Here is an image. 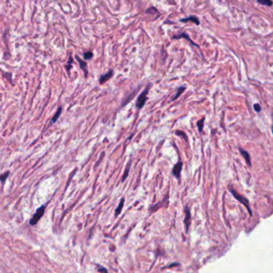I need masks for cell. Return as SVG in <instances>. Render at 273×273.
I'll use <instances>...</instances> for the list:
<instances>
[{
    "instance_id": "6da1fadb",
    "label": "cell",
    "mask_w": 273,
    "mask_h": 273,
    "mask_svg": "<svg viewBox=\"0 0 273 273\" xmlns=\"http://www.w3.org/2000/svg\"><path fill=\"white\" fill-rule=\"evenodd\" d=\"M151 88H152V83H149L146 86L145 89L143 90V91H142V93H140V94L139 95V96H138L136 102V107L138 110H140V109H142L143 107H144L145 104H146L147 101L148 99L147 95L149 91H150Z\"/></svg>"
},
{
    "instance_id": "7a4b0ae2",
    "label": "cell",
    "mask_w": 273,
    "mask_h": 273,
    "mask_svg": "<svg viewBox=\"0 0 273 273\" xmlns=\"http://www.w3.org/2000/svg\"><path fill=\"white\" fill-rule=\"evenodd\" d=\"M229 190H230V191L232 192V194L233 195L234 197L236 199V200H239L240 203H242V204H244V205L245 206V207H247V208L248 209V211H249V212H250V214L252 215V211H251L250 209V205H249V202H248V200H247L245 197H244L243 195H239V193L237 192V191H236L234 189H232V188H229Z\"/></svg>"
},
{
    "instance_id": "3957f363",
    "label": "cell",
    "mask_w": 273,
    "mask_h": 273,
    "mask_svg": "<svg viewBox=\"0 0 273 273\" xmlns=\"http://www.w3.org/2000/svg\"><path fill=\"white\" fill-rule=\"evenodd\" d=\"M180 39H185V40H188V42H190V43H191V44L193 45V46H197L198 48H200V46H199L198 44H196L195 43H194V42L191 40V39L190 38L189 35H188L187 32H181L180 34L175 35H173L172 37H171V40H180Z\"/></svg>"
},
{
    "instance_id": "277c9868",
    "label": "cell",
    "mask_w": 273,
    "mask_h": 273,
    "mask_svg": "<svg viewBox=\"0 0 273 273\" xmlns=\"http://www.w3.org/2000/svg\"><path fill=\"white\" fill-rule=\"evenodd\" d=\"M44 207H45L44 206H42L41 207H40V208L38 209L37 211L35 212V214L34 216L32 217V219L30 220V224H32V225L35 224V223H37V222L39 221L40 219H41V217L43 216V213H44V211H45Z\"/></svg>"
},
{
    "instance_id": "5b68a950",
    "label": "cell",
    "mask_w": 273,
    "mask_h": 273,
    "mask_svg": "<svg viewBox=\"0 0 273 273\" xmlns=\"http://www.w3.org/2000/svg\"><path fill=\"white\" fill-rule=\"evenodd\" d=\"M183 166H184V164H183L182 161H179L174 166L173 169H172V174L176 179H179V177H180Z\"/></svg>"
},
{
    "instance_id": "8992f818",
    "label": "cell",
    "mask_w": 273,
    "mask_h": 273,
    "mask_svg": "<svg viewBox=\"0 0 273 273\" xmlns=\"http://www.w3.org/2000/svg\"><path fill=\"white\" fill-rule=\"evenodd\" d=\"M113 75H114V71L111 69L109 70L107 73L104 74V75H102L101 76H100L99 82L100 84H104V83H106L107 81H108L109 79H111V77H113Z\"/></svg>"
},
{
    "instance_id": "52a82bcc",
    "label": "cell",
    "mask_w": 273,
    "mask_h": 273,
    "mask_svg": "<svg viewBox=\"0 0 273 273\" xmlns=\"http://www.w3.org/2000/svg\"><path fill=\"white\" fill-rule=\"evenodd\" d=\"M179 22H182V23H188V22H192L195 24H196L197 26H199L200 24V21L199 19V18L195 15H190L188 17H186V18H182L179 19Z\"/></svg>"
},
{
    "instance_id": "ba28073f",
    "label": "cell",
    "mask_w": 273,
    "mask_h": 273,
    "mask_svg": "<svg viewBox=\"0 0 273 273\" xmlns=\"http://www.w3.org/2000/svg\"><path fill=\"white\" fill-rule=\"evenodd\" d=\"M238 149H239V153L241 154V155L244 158L245 161H246V163L248 164V166L250 167L252 166V163H251V155L250 154H249V152H248V151L243 149L242 147H238Z\"/></svg>"
},
{
    "instance_id": "9c48e42d",
    "label": "cell",
    "mask_w": 273,
    "mask_h": 273,
    "mask_svg": "<svg viewBox=\"0 0 273 273\" xmlns=\"http://www.w3.org/2000/svg\"><path fill=\"white\" fill-rule=\"evenodd\" d=\"M75 59H76V60L78 61V62H79V67H80L81 69H82L84 73H85V76L87 77V76H88V64H87V63H86V62L84 60L81 59L80 58H79L78 56H75Z\"/></svg>"
},
{
    "instance_id": "30bf717a",
    "label": "cell",
    "mask_w": 273,
    "mask_h": 273,
    "mask_svg": "<svg viewBox=\"0 0 273 273\" xmlns=\"http://www.w3.org/2000/svg\"><path fill=\"white\" fill-rule=\"evenodd\" d=\"M185 219H184V224H185L186 228V232H188V228H189L190 225V220H191V212H190V210L188 207H186L185 208Z\"/></svg>"
},
{
    "instance_id": "8fae6325",
    "label": "cell",
    "mask_w": 273,
    "mask_h": 273,
    "mask_svg": "<svg viewBox=\"0 0 273 273\" xmlns=\"http://www.w3.org/2000/svg\"><path fill=\"white\" fill-rule=\"evenodd\" d=\"M136 92H137V89L136 90H135L134 91V92H132V93H131L130 95H128V96H126L125 98L123 99V101H122V104H121V107H125L126 105H127V104H128V103H130V101L132 99L134 98V96H135V95H136Z\"/></svg>"
},
{
    "instance_id": "7c38bea8",
    "label": "cell",
    "mask_w": 273,
    "mask_h": 273,
    "mask_svg": "<svg viewBox=\"0 0 273 273\" xmlns=\"http://www.w3.org/2000/svg\"><path fill=\"white\" fill-rule=\"evenodd\" d=\"M186 90V87H184V86H181V87H179V88H177L176 90V93L175 94V95H174V97L171 99V101H175V99H177L179 98V97L180 96L181 94H183L184 93V91Z\"/></svg>"
},
{
    "instance_id": "4fadbf2b",
    "label": "cell",
    "mask_w": 273,
    "mask_h": 273,
    "mask_svg": "<svg viewBox=\"0 0 273 273\" xmlns=\"http://www.w3.org/2000/svg\"><path fill=\"white\" fill-rule=\"evenodd\" d=\"M131 160L129 161L128 163H127V167H126V169H125V171H124V173H123V178H122V182H124L126 179L127 178V176H128L129 171H130V169H131Z\"/></svg>"
},
{
    "instance_id": "5bb4252c",
    "label": "cell",
    "mask_w": 273,
    "mask_h": 273,
    "mask_svg": "<svg viewBox=\"0 0 273 273\" xmlns=\"http://www.w3.org/2000/svg\"><path fill=\"white\" fill-rule=\"evenodd\" d=\"M204 121H205V117H203V118H202L201 120H200L196 123L197 128H198V131H199V132H200V133H201V132L203 131V130H204Z\"/></svg>"
},
{
    "instance_id": "9a60e30c",
    "label": "cell",
    "mask_w": 273,
    "mask_h": 273,
    "mask_svg": "<svg viewBox=\"0 0 273 273\" xmlns=\"http://www.w3.org/2000/svg\"><path fill=\"white\" fill-rule=\"evenodd\" d=\"M61 113H62V107H59V108H58V110H57V111H56V114H55V115H54L53 117H52L51 121V124H53V123H55L56 121H57V120L59 118V116H60Z\"/></svg>"
},
{
    "instance_id": "2e32d148",
    "label": "cell",
    "mask_w": 273,
    "mask_h": 273,
    "mask_svg": "<svg viewBox=\"0 0 273 273\" xmlns=\"http://www.w3.org/2000/svg\"><path fill=\"white\" fill-rule=\"evenodd\" d=\"M123 204H124V200H123V199H122L121 201H120V204H119V206L117 207V208H116V210H115V216H119V215H120V213L121 212L122 208H123Z\"/></svg>"
},
{
    "instance_id": "e0dca14e",
    "label": "cell",
    "mask_w": 273,
    "mask_h": 273,
    "mask_svg": "<svg viewBox=\"0 0 273 273\" xmlns=\"http://www.w3.org/2000/svg\"><path fill=\"white\" fill-rule=\"evenodd\" d=\"M146 14H155V13H159L157 8H155V7H150L149 8L146 10Z\"/></svg>"
},
{
    "instance_id": "ac0fdd59",
    "label": "cell",
    "mask_w": 273,
    "mask_h": 273,
    "mask_svg": "<svg viewBox=\"0 0 273 273\" xmlns=\"http://www.w3.org/2000/svg\"><path fill=\"white\" fill-rule=\"evenodd\" d=\"M257 3L260 4H262V5L267 6V7H271L272 5V2L270 1V0H258Z\"/></svg>"
},
{
    "instance_id": "d6986e66",
    "label": "cell",
    "mask_w": 273,
    "mask_h": 273,
    "mask_svg": "<svg viewBox=\"0 0 273 273\" xmlns=\"http://www.w3.org/2000/svg\"><path fill=\"white\" fill-rule=\"evenodd\" d=\"M175 135H176L177 136H180V137H183L185 139L186 141H188V136H187V135L185 134V132L182 131H179V130H177L175 131Z\"/></svg>"
},
{
    "instance_id": "ffe728a7",
    "label": "cell",
    "mask_w": 273,
    "mask_h": 273,
    "mask_svg": "<svg viewBox=\"0 0 273 273\" xmlns=\"http://www.w3.org/2000/svg\"><path fill=\"white\" fill-rule=\"evenodd\" d=\"M72 63H73V58H72V56H71L69 57V59H68V61H67V65H66V69L68 72H69L70 70H71Z\"/></svg>"
},
{
    "instance_id": "44dd1931",
    "label": "cell",
    "mask_w": 273,
    "mask_h": 273,
    "mask_svg": "<svg viewBox=\"0 0 273 273\" xmlns=\"http://www.w3.org/2000/svg\"><path fill=\"white\" fill-rule=\"evenodd\" d=\"M93 57L92 51H87L83 54V58L85 60H89Z\"/></svg>"
},
{
    "instance_id": "7402d4cb",
    "label": "cell",
    "mask_w": 273,
    "mask_h": 273,
    "mask_svg": "<svg viewBox=\"0 0 273 273\" xmlns=\"http://www.w3.org/2000/svg\"><path fill=\"white\" fill-rule=\"evenodd\" d=\"M253 108H254V110H255V112H257V113L260 112V111H262V107H261L260 104H254V105H253Z\"/></svg>"
},
{
    "instance_id": "603a6c76",
    "label": "cell",
    "mask_w": 273,
    "mask_h": 273,
    "mask_svg": "<svg viewBox=\"0 0 273 273\" xmlns=\"http://www.w3.org/2000/svg\"><path fill=\"white\" fill-rule=\"evenodd\" d=\"M9 174H10L9 171H7V172H5L4 174H3V175H0V180L2 181V182H5V180L7 179V177H8Z\"/></svg>"
},
{
    "instance_id": "cb8c5ba5",
    "label": "cell",
    "mask_w": 273,
    "mask_h": 273,
    "mask_svg": "<svg viewBox=\"0 0 273 273\" xmlns=\"http://www.w3.org/2000/svg\"><path fill=\"white\" fill-rule=\"evenodd\" d=\"M104 155H105V153H104V152H103L102 155H101V157H100L99 159V162L96 163V166H98L99 163L101 162V160H102V159H103V157H104Z\"/></svg>"
}]
</instances>
